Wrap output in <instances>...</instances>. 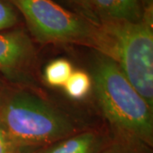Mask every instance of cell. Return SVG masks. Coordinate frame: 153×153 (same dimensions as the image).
<instances>
[{
  "mask_svg": "<svg viewBox=\"0 0 153 153\" xmlns=\"http://www.w3.org/2000/svg\"><path fill=\"white\" fill-rule=\"evenodd\" d=\"M92 84L100 110L117 137L152 147L153 107L114 60L100 54L94 62Z\"/></svg>",
  "mask_w": 153,
  "mask_h": 153,
  "instance_id": "obj_1",
  "label": "cell"
},
{
  "mask_svg": "<svg viewBox=\"0 0 153 153\" xmlns=\"http://www.w3.org/2000/svg\"><path fill=\"white\" fill-rule=\"evenodd\" d=\"M0 123L22 152L45 147L76 133L67 116L24 89L1 94Z\"/></svg>",
  "mask_w": 153,
  "mask_h": 153,
  "instance_id": "obj_2",
  "label": "cell"
},
{
  "mask_svg": "<svg viewBox=\"0 0 153 153\" xmlns=\"http://www.w3.org/2000/svg\"><path fill=\"white\" fill-rule=\"evenodd\" d=\"M100 54L117 63L128 80L153 107V29L152 10L136 22L100 25Z\"/></svg>",
  "mask_w": 153,
  "mask_h": 153,
  "instance_id": "obj_3",
  "label": "cell"
},
{
  "mask_svg": "<svg viewBox=\"0 0 153 153\" xmlns=\"http://www.w3.org/2000/svg\"><path fill=\"white\" fill-rule=\"evenodd\" d=\"M25 19L32 36L42 44H79L98 50L99 25L55 0H10Z\"/></svg>",
  "mask_w": 153,
  "mask_h": 153,
  "instance_id": "obj_4",
  "label": "cell"
},
{
  "mask_svg": "<svg viewBox=\"0 0 153 153\" xmlns=\"http://www.w3.org/2000/svg\"><path fill=\"white\" fill-rule=\"evenodd\" d=\"M34 56L31 37L22 29L0 33V71L8 76L20 75Z\"/></svg>",
  "mask_w": 153,
  "mask_h": 153,
  "instance_id": "obj_5",
  "label": "cell"
},
{
  "mask_svg": "<svg viewBox=\"0 0 153 153\" xmlns=\"http://www.w3.org/2000/svg\"><path fill=\"white\" fill-rule=\"evenodd\" d=\"M91 6L99 25L139 22L148 10L144 9L141 0H91Z\"/></svg>",
  "mask_w": 153,
  "mask_h": 153,
  "instance_id": "obj_6",
  "label": "cell"
},
{
  "mask_svg": "<svg viewBox=\"0 0 153 153\" xmlns=\"http://www.w3.org/2000/svg\"><path fill=\"white\" fill-rule=\"evenodd\" d=\"M107 143L102 134L89 130L75 133L40 148L38 153H100Z\"/></svg>",
  "mask_w": 153,
  "mask_h": 153,
  "instance_id": "obj_7",
  "label": "cell"
},
{
  "mask_svg": "<svg viewBox=\"0 0 153 153\" xmlns=\"http://www.w3.org/2000/svg\"><path fill=\"white\" fill-rule=\"evenodd\" d=\"M71 62L66 59H56L49 62L44 70V79L53 87H63L72 71Z\"/></svg>",
  "mask_w": 153,
  "mask_h": 153,
  "instance_id": "obj_8",
  "label": "cell"
},
{
  "mask_svg": "<svg viewBox=\"0 0 153 153\" xmlns=\"http://www.w3.org/2000/svg\"><path fill=\"white\" fill-rule=\"evenodd\" d=\"M63 88L69 97L79 100L85 97L91 89L92 79L87 72L76 70L72 71Z\"/></svg>",
  "mask_w": 153,
  "mask_h": 153,
  "instance_id": "obj_9",
  "label": "cell"
},
{
  "mask_svg": "<svg viewBox=\"0 0 153 153\" xmlns=\"http://www.w3.org/2000/svg\"><path fill=\"white\" fill-rule=\"evenodd\" d=\"M100 153H151V150L144 144L117 137L108 141Z\"/></svg>",
  "mask_w": 153,
  "mask_h": 153,
  "instance_id": "obj_10",
  "label": "cell"
},
{
  "mask_svg": "<svg viewBox=\"0 0 153 153\" xmlns=\"http://www.w3.org/2000/svg\"><path fill=\"white\" fill-rule=\"evenodd\" d=\"M18 20V11L10 1L0 0V33L15 27Z\"/></svg>",
  "mask_w": 153,
  "mask_h": 153,
  "instance_id": "obj_11",
  "label": "cell"
},
{
  "mask_svg": "<svg viewBox=\"0 0 153 153\" xmlns=\"http://www.w3.org/2000/svg\"><path fill=\"white\" fill-rule=\"evenodd\" d=\"M72 7V11L76 14L85 17L96 25H99L96 18L94 15L92 6H91V0H63ZM100 26V25H99Z\"/></svg>",
  "mask_w": 153,
  "mask_h": 153,
  "instance_id": "obj_12",
  "label": "cell"
},
{
  "mask_svg": "<svg viewBox=\"0 0 153 153\" xmlns=\"http://www.w3.org/2000/svg\"><path fill=\"white\" fill-rule=\"evenodd\" d=\"M12 141L3 124L0 123V153H23Z\"/></svg>",
  "mask_w": 153,
  "mask_h": 153,
  "instance_id": "obj_13",
  "label": "cell"
},
{
  "mask_svg": "<svg viewBox=\"0 0 153 153\" xmlns=\"http://www.w3.org/2000/svg\"><path fill=\"white\" fill-rule=\"evenodd\" d=\"M23 153H38V150H33V151L30 152H23Z\"/></svg>",
  "mask_w": 153,
  "mask_h": 153,
  "instance_id": "obj_14",
  "label": "cell"
}]
</instances>
